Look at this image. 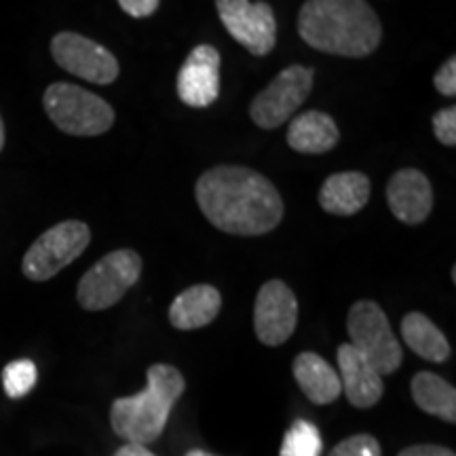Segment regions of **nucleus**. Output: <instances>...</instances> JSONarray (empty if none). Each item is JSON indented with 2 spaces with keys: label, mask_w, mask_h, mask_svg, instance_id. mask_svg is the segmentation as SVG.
<instances>
[{
  "label": "nucleus",
  "mask_w": 456,
  "mask_h": 456,
  "mask_svg": "<svg viewBox=\"0 0 456 456\" xmlns=\"http://www.w3.org/2000/svg\"><path fill=\"white\" fill-rule=\"evenodd\" d=\"M186 456H216V454L205 452V450H191V452H188Z\"/></svg>",
  "instance_id": "obj_30"
},
{
  "label": "nucleus",
  "mask_w": 456,
  "mask_h": 456,
  "mask_svg": "<svg viewBox=\"0 0 456 456\" xmlns=\"http://www.w3.org/2000/svg\"><path fill=\"white\" fill-rule=\"evenodd\" d=\"M414 403L423 412L437 416L446 423H456V389L448 380L433 372H419L410 385Z\"/></svg>",
  "instance_id": "obj_20"
},
{
  "label": "nucleus",
  "mask_w": 456,
  "mask_h": 456,
  "mask_svg": "<svg viewBox=\"0 0 456 456\" xmlns=\"http://www.w3.org/2000/svg\"><path fill=\"white\" fill-rule=\"evenodd\" d=\"M43 106L57 129L78 138L106 134L114 123V110L106 100L70 83H53L47 87Z\"/></svg>",
  "instance_id": "obj_4"
},
{
  "label": "nucleus",
  "mask_w": 456,
  "mask_h": 456,
  "mask_svg": "<svg viewBox=\"0 0 456 456\" xmlns=\"http://www.w3.org/2000/svg\"><path fill=\"white\" fill-rule=\"evenodd\" d=\"M220 21L235 41L256 57L269 55L277 45V20L269 3L216 0Z\"/></svg>",
  "instance_id": "obj_9"
},
{
  "label": "nucleus",
  "mask_w": 456,
  "mask_h": 456,
  "mask_svg": "<svg viewBox=\"0 0 456 456\" xmlns=\"http://www.w3.org/2000/svg\"><path fill=\"white\" fill-rule=\"evenodd\" d=\"M91 231L85 222L66 220L45 231L21 262V271L30 281H49L89 248Z\"/></svg>",
  "instance_id": "obj_7"
},
{
  "label": "nucleus",
  "mask_w": 456,
  "mask_h": 456,
  "mask_svg": "<svg viewBox=\"0 0 456 456\" xmlns=\"http://www.w3.org/2000/svg\"><path fill=\"white\" fill-rule=\"evenodd\" d=\"M38 370L32 359H15L3 370V387L11 399H20L34 389Z\"/></svg>",
  "instance_id": "obj_22"
},
{
  "label": "nucleus",
  "mask_w": 456,
  "mask_h": 456,
  "mask_svg": "<svg viewBox=\"0 0 456 456\" xmlns=\"http://www.w3.org/2000/svg\"><path fill=\"white\" fill-rule=\"evenodd\" d=\"M370 192H372V186H370L368 175L359 171H340L323 182L319 191V205L328 214L355 216L368 205Z\"/></svg>",
  "instance_id": "obj_15"
},
{
  "label": "nucleus",
  "mask_w": 456,
  "mask_h": 456,
  "mask_svg": "<svg viewBox=\"0 0 456 456\" xmlns=\"http://www.w3.org/2000/svg\"><path fill=\"white\" fill-rule=\"evenodd\" d=\"M346 330L351 336L349 345L355 346L379 370L380 376L393 374L402 366V346L393 332L389 317L376 302L357 300L346 317Z\"/></svg>",
  "instance_id": "obj_6"
},
{
  "label": "nucleus",
  "mask_w": 456,
  "mask_h": 456,
  "mask_svg": "<svg viewBox=\"0 0 456 456\" xmlns=\"http://www.w3.org/2000/svg\"><path fill=\"white\" fill-rule=\"evenodd\" d=\"M4 146V123H3V117H0V151H3Z\"/></svg>",
  "instance_id": "obj_29"
},
{
  "label": "nucleus",
  "mask_w": 456,
  "mask_h": 456,
  "mask_svg": "<svg viewBox=\"0 0 456 456\" xmlns=\"http://www.w3.org/2000/svg\"><path fill=\"white\" fill-rule=\"evenodd\" d=\"M205 218L222 232L260 237L283 220V199L275 184L243 165H216L195 184Z\"/></svg>",
  "instance_id": "obj_1"
},
{
  "label": "nucleus",
  "mask_w": 456,
  "mask_h": 456,
  "mask_svg": "<svg viewBox=\"0 0 456 456\" xmlns=\"http://www.w3.org/2000/svg\"><path fill=\"white\" fill-rule=\"evenodd\" d=\"M51 55L57 66L83 81L110 85L118 77V61L100 43L77 32H60L51 41Z\"/></svg>",
  "instance_id": "obj_10"
},
{
  "label": "nucleus",
  "mask_w": 456,
  "mask_h": 456,
  "mask_svg": "<svg viewBox=\"0 0 456 456\" xmlns=\"http://www.w3.org/2000/svg\"><path fill=\"white\" fill-rule=\"evenodd\" d=\"M403 342L416 355L433 363H444L450 357V342L440 328L423 313H408L402 319Z\"/></svg>",
  "instance_id": "obj_19"
},
{
  "label": "nucleus",
  "mask_w": 456,
  "mask_h": 456,
  "mask_svg": "<svg viewBox=\"0 0 456 456\" xmlns=\"http://www.w3.org/2000/svg\"><path fill=\"white\" fill-rule=\"evenodd\" d=\"M336 359H338L342 393L349 399L351 406L363 410L379 403L385 393L383 376L379 374V370L349 342L338 346Z\"/></svg>",
  "instance_id": "obj_14"
},
{
  "label": "nucleus",
  "mask_w": 456,
  "mask_h": 456,
  "mask_svg": "<svg viewBox=\"0 0 456 456\" xmlns=\"http://www.w3.org/2000/svg\"><path fill=\"white\" fill-rule=\"evenodd\" d=\"M298 323L296 294L279 279H271L258 289L254 305V330L262 345L279 346L289 340Z\"/></svg>",
  "instance_id": "obj_11"
},
{
  "label": "nucleus",
  "mask_w": 456,
  "mask_h": 456,
  "mask_svg": "<svg viewBox=\"0 0 456 456\" xmlns=\"http://www.w3.org/2000/svg\"><path fill=\"white\" fill-rule=\"evenodd\" d=\"M397 456H454V452L450 448L437 446V444H416V446L402 450Z\"/></svg>",
  "instance_id": "obj_27"
},
{
  "label": "nucleus",
  "mask_w": 456,
  "mask_h": 456,
  "mask_svg": "<svg viewBox=\"0 0 456 456\" xmlns=\"http://www.w3.org/2000/svg\"><path fill=\"white\" fill-rule=\"evenodd\" d=\"M313 68L294 64L288 66L273 78L266 89L256 95L249 106V117L260 129H277L292 118V114L309 98L313 81Z\"/></svg>",
  "instance_id": "obj_8"
},
{
  "label": "nucleus",
  "mask_w": 456,
  "mask_h": 456,
  "mask_svg": "<svg viewBox=\"0 0 456 456\" xmlns=\"http://www.w3.org/2000/svg\"><path fill=\"white\" fill-rule=\"evenodd\" d=\"M322 433L309 420L300 419L285 433L279 456H322Z\"/></svg>",
  "instance_id": "obj_21"
},
{
  "label": "nucleus",
  "mask_w": 456,
  "mask_h": 456,
  "mask_svg": "<svg viewBox=\"0 0 456 456\" xmlns=\"http://www.w3.org/2000/svg\"><path fill=\"white\" fill-rule=\"evenodd\" d=\"M114 456H157L155 452H151L146 446H140V444H125L114 452Z\"/></svg>",
  "instance_id": "obj_28"
},
{
  "label": "nucleus",
  "mask_w": 456,
  "mask_h": 456,
  "mask_svg": "<svg viewBox=\"0 0 456 456\" xmlns=\"http://www.w3.org/2000/svg\"><path fill=\"white\" fill-rule=\"evenodd\" d=\"M387 201L399 222L410 226L423 224L433 209L431 182L420 169H399L387 184Z\"/></svg>",
  "instance_id": "obj_13"
},
{
  "label": "nucleus",
  "mask_w": 456,
  "mask_h": 456,
  "mask_svg": "<svg viewBox=\"0 0 456 456\" xmlns=\"http://www.w3.org/2000/svg\"><path fill=\"white\" fill-rule=\"evenodd\" d=\"M125 13L135 17V20H144L151 17L161 4V0H118Z\"/></svg>",
  "instance_id": "obj_26"
},
{
  "label": "nucleus",
  "mask_w": 456,
  "mask_h": 456,
  "mask_svg": "<svg viewBox=\"0 0 456 456\" xmlns=\"http://www.w3.org/2000/svg\"><path fill=\"white\" fill-rule=\"evenodd\" d=\"M328 456H383V450H380V444L374 436L357 433V436L336 444Z\"/></svg>",
  "instance_id": "obj_23"
},
{
  "label": "nucleus",
  "mask_w": 456,
  "mask_h": 456,
  "mask_svg": "<svg viewBox=\"0 0 456 456\" xmlns=\"http://www.w3.org/2000/svg\"><path fill=\"white\" fill-rule=\"evenodd\" d=\"M292 372L298 387L317 406H326L340 397V376L322 355L313 351L300 353L294 359Z\"/></svg>",
  "instance_id": "obj_18"
},
{
  "label": "nucleus",
  "mask_w": 456,
  "mask_h": 456,
  "mask_svg": "<svg viewBox=\"0 0 456 456\" xmlns=\"http://www.w3.org/2000/svg\"><path fill=\"white\" fill-rule=\"evenodd\" d=\"M222 309V294L214 285L199 283L178 294L169 306V322L175 330H199L209 326Z\"/></svg>",
  "instance_id": "obj_16"
},
{
  "label": "nucleus",
  "mask_w": 456,
  "mask_h": 456,
  "mask_svg": "<svg viewBox=\"0 0 456 456\" xmlns=\"http://www.w3.org/2000/svg\"><path fill=\"white\" fill-rule=\"evenodd\" d=\"M142 258L134 249H114L85 273L77 288V300L85 311H106L138 283Z\"/></svg>",
  "instance_id": "obj_5"
},
{
  "label": "nucleus",
  "mask_w": 456,
  "mask_h": 456,
  "mask_svg": "<svg viewBox=\"0 0 456 456\" xmlns=\"http://www.w3.org/2000/svg\"><path fill=\"white\" fill-rule=\"evenodd\" d=\"M433 85L446 98H454L456 95V57H448V61H444L440 70L433 77Z\"/></svg>",
  "instance_id": "obj_25"
},
{
  "label": "nucleus",
  "mask_w": 456,
  "mask_h": 456,
  "mask_svg": "<svg viewBox=\"0 0 456 456\" xmlns=\"http://www.w3.org/2000/svg\"><path fill=\"white\" fill-rule=\"evenodd\" d=\"M298 34L309 47L338 57H368L383 41V26L366 0H306Z\"/></svg>",
  "instance_id": "obj_2"
},
{
  "label": "nucleus",
  "mask_w": 456,
  "mask_h": 456,
  "mask_svg": "<svg viewBox=\"0 0 456 456\" xmlns=\"http://www.w3.org/2000/svg\"><path fill=\"white\" fill-rule=\"evenodd\" d=\"M220 53L212 45H199L178 72V98L191 108L212 106L220 95Z\"/></svg>",
  "instance_id": "obj_12"
},
{
  "label": "nucleus",
  "mask_w": 456,
  "mask_h": 456,
  "mask_svg": "<svg viewBox=\"0 0 456 456\" xmlns=\"http://www.w3.org/2000/svg\"><path fill=\"white\" fill-rule=\"evenodd\" d=\"M433 131H436V138L442 142L444 146H454L456 144V108H442L440 112L433 117Z\"/></svg>",
  "instance_id": "obj_24"
},
{
  "label": "nucleus",
  "mask_w": 456,
  "mask_h": 456,
  "mask_svg": "<svg viewBox=\"0 0 456 456\" xmlns=\"http://www.w3.org/2000/svg\"><path fill=\"white\" fill-rule=\"evenodd\" d=\"M184 389L186 380L178 368L169 363H155L148 368V385L144 391L112 402V431L127 444H140V446L159 440L171 410L178 403Z\"/></svg>",
  "instance_id": "obj_3"
},
{
  "label": "nucleus",
  "mask_w": 456,
  "mask_h": 456,
  "mask_svg": "<svg viewBox=\"0 0 456 456\" xmlns=\"http://www.w3.org/2000/svg\"><path fill=\"white\" fill-rule=\"evenodd\" d=\"M338 125L322 110L302 112L292 118L288 129V144L300 155H323L338 144Z\"/></svg>",
  "instance_id": "obj_17"
}]
</instances>
